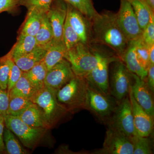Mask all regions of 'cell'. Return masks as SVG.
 I'll use <instances>...</instances> for the list:
<instances>
[{"mask_svg":"<svg viewBox=\"0 0 154 154\" xmlns=\"http://www.w3.org/2000/svg\"><path fill=\"white\" fill-rule=\"evenodd\" d=\"M149 6L152 11L154 12V0H143Z\"/></svg>","mask_w":154,"mask_h":154,"instance_id":"obj_42","label":"cell"},{"mask_svg":"<svg viewBox=\"0 0 154 154\" xmlns=\"http://www.w3.org/2000/svg\"><path fill=\"white\" fill-rule=\"evenodd\" d=\"M5 125L19 137L28 148L33 149L46 131V128H34L25 123L19 116H4Z\"/></svg>","mask_w":154,"mask_h":154,"instance_id":"obj_8","label":"cell"},{"mask_svg":"<svg viewBox=\"0 0 154 154\" xmlns=\"http://www.w3.org/2000/svg\"><path fill=\"white\" fill-rule=\"evenodd\" d=\"M134 40L137 60L140 65L147 71L150 64L148 46L144 42L141 36Z\"/></svg>","mask_w":154,"mask_h":154,"instance_id":"obj_31","label":"cell"},{"mask_svg":"<svg viewBox=\"0 0 154 154\" xmlns=\"http://www.w3.org/2000/svg\"><path fill=\"white\" fill-rule=\"evenodd\" d=\"M116 16L118 25L128 41L141 36L142 30L132 6L128 0H120V8Z\"/></svg>","mask_w":154,"mask_h":154,"instance_id":"obj_10","label":"cell"},{"mask_svg":"<svg viewBox=\"0 0 154 154\" xmlns=\"http://www.w3.org/2000/svg\"><path fill=\"white\" fill-rule=\"evenodd\" d=\"M110 65V94L119 102L128 96L133 82V74L120 59L113 62Z\"/></svg>","mask_w":154,"mask_h":154,"instance_id":"obj_4","label":"cell"},{"mask_svg":"<svg viewBox=\"0 0 154 154\" xmlns=\"http://www.w3.org/2000/svg\"><path fill=\"white\" fill-rule=\"evenodd\" d=\"M20 0H0V14L5 12H11L20 5Z\"/></svg>","mask_w":154,"mask_h":154,"instance_id":"obj_38","label":"cell"},{"mask_svg":"<svg viewBox=\"0 0 154 154\" xmlns=\"http://www.w3.org/2000/svg\"><path fill=\"white\" fill-rule=\"evenodd\" d=\"M88 85L86 109L106 123L119 102L110 95H105Z\"/></svg>","mask_w":154,"mask_h":154,"instance_id":"obj_9","label":"cell"},{"mask_svg":"<svg viewBox=\"0 0 154 154\" xmlns=\"http://www.w3.org/2000/svg\"><path fill=\"white\" fill-rule=\"evenodd\" d=\"M67 11V3L63 0H55L52 3L47 14L48 18L52 28L53 39L63 41V33Z\"/></svg>","mask_w":154,"mask_h":154,"instance_id":"obj_14","label":"cell"},{"mask_svg":"<svg viewBox=\"0 0 154 154\" xmlns=\"http://www.w3.org/2000/svg\"><path fill=\"white\" fill-rule=\"evenodd\" d=\"M133 75V82L131 87L132 96L138 104L146 113L154 118L153 93L149 88L145 80L142 79L134 74Z\"/></svg>","mask_w":154,"mask_h":154,"instance_id":"obj_13","label":"cell"},{"mask_svg":"<svg viewBox=\"0 0 154 154\" xmlns=\"http://www.w3.org/2000/svg\"><path fill=\"white\" fill-rule=\"evenodd\" d=\"M80 11L90 21L97 14L92 0H63Z\"/></svg>","mask_w":154,"mask_h":154,"instance_id":"obj_30","label":"cell"},{"mask_svg":"<svg viewBox=\"0 0 154 154\" xmlns=\"http://www.w3.org/2000/svg\"><path fill=\"white\" fill-rule=\"evenodd\" d=\"M63 39L67 50L70 49L81 42L79 37L70 25L66 17L64 25Z\"/></svg>","mask_w":154,"mask_h":154,"instance_id":"obj_33","label":"cell"},{"mask_svg":"<svg viewBox=\"0 0 154 154\" xmlns=\"http://www.w3.org/2000/svg\"><path fill=\"white\" fill-rule=\"evenodd\" d=\"M108 127L118 131L131 140L137 135L134 124L129 96L118 102L107 122Z\"/></svg>","mask_w":154,"mask_h":154,"instance_id":"obj_6","label":"cell"},{"mask_svg":"<svg viewBox=\"0 0 154 154\" xmlns=\"http://www.w3.org/2000/svg\"><path fill=\"white\" fill-rule=\"evenodd\" d=\"M150 63L154 64V45L148 46Z\"/></svg>","mask_w":154,"mask_h":154,"instance_id":"obj_41","label":"cell"},{"mask_svg":"<svg viewBox=\"0 0 154 154\" xmlns=\"http://www.w3.org/2000/svg\"><path fill=\"white\" fill-rule=\"evenodd\" d=\"M29 126L39 128H49L48 124L41 109L38 105L32 103L19 116Z\"/></svg>","mask_w":154,"mask_h":154,"instance_id":"obj_20","label":"cell"},{"mask_svg":"<svg viewBox=\"0 0 154 154\" xmlns=\"http://www.w3.org/2000/svg\"><path fill=\"white\" fill-rule=\"evenodd\" d=\"M45 14V13L36 10L28 11L27 17L20 33L35 36L41 26Z\"/></svg>","mask_w":154,"mask_h":154,"instance_id":"obj_23","label":"cell"},{"mask_svg":"<svg viewBox=\"0 0 154 154\" xmlns=\"http://www.w3.org/2000/svg\"><path fill=\"white\" fill-rule=\"evenodd\" d=\"M67 5L66 19L69 23L78 34L81 42L88 45L91 41V21L69 4L67 3Z\"/></svg>","mask_w":154,"mask_h":154,"instance_id":"obj_16","label":"cell"},{"mask_svg":"<svg viewBox=\"0 0 154 154\" xmlns=\"http://www.w3.org/2000/svg\"><path fill=\"white\" fill-rule=\"evenodd\" d=\"M141 38L148 46L154 45V17L151 18L148 25L143 32Z\"/></svg>","mask_w":154,"mask_h":154,"instance_id":"obj_36","label":"cell"},{"mask_svg":"<svg viewBox=\"0 0 154 154\" xmlns=\"http://www.w3.org/2000/svg\"><path fill=\"white\" fill-rule=\"evenodd\" d=\"M91 25V38L94 42L108 46L121 60L129 41L118 25L116 14L109 11L97 13Z\"/></svg>","mask_w":154,"mask_h":154,"instance_id":"obj_1","label":"cell"},{"mask_svg":"<svg viewBox=\"0 0 154 154\" xmlns=\"http://www.w3.org/2000/svg\"><path fill=\"white\" fill-rule=\"evenodd\" d=\"M38 46L35 36L20 33L17 42L11 49L12 57L25 55Z\"/></svg>","mask_w":154,"mask_h":154,"instance_id":"obj_21","label":"cell"},{"mask_svg":"<svg viewBox=\"0 0 154 154\" xmlns=\"http://www.w3.org/2000/svg\"><path fill=\"white\" fill-rule=\"evenodd\" d=\"M53 0H20V5L25 6L28 11L36 10L46 13L49 10Z\"/></svg>","mask_w":154,"mask_h":154,"instance_id":"obj_34","label":"cell"},{"mask_svg":"<svg viewBox=\"0 0 154 154\" xmlns=\"http://www.w3.org/2000/svg\"><path fill=\"white\" fill-rule=\"evenodd\" d=\"M14 63L11 50L0 58V87L4 90L8 89L9 73Z\"/></svg>","mask_w":154,"mask_h":154,"instance_id":"obj_29","label":"cell"},{"mask_svg":"<svg viewBox=\"0 0 154 154\" xmlns=\"http://www.w3.org/2000/svg\"><path fill=\"white\" fill-rule=\"evenodd\" d=\"M3 139L5 150L9 154H25L27 152L20 145L12 131L7 127L4 129Z\"/></svg>","mask_w":154,"mask_h":154,"instance_id":"obj_27","label":"cell"},{"mask_svg":"<svg viewBox=\"0 0 154 154\" xmlns=\"http://www.w3.org/2000/svg\"><path fill=\"white\" fill-rule=\"evenodd\" d=\"M48 70L43 60L37 64L28 72L24 73L31 83L37 91L44 87V82Z\"/></svg>","mask_w":154,"mask_h":154,"instance_id":"obj_24","label":"cell"},{"mask_svg":"<svg viewBox=\"0 0 154 154\" xmlns=\"http://www.w3.org/2000/svg\"><path fill=\"white\" fill-rule=\"evenodd\" d=\"M57 92L44 87L30 99L42 110L50 126L56 123L68 111L58 101Z\"/></svg>","mask_w":154,"mask_h":154,"instance_id":"obj_5","label":"cell"},{"mask_svg":"<svg viewBox=\"0 0 154 154\" xmlns=\"http://www.w3.org/2000/svg\"><path fill=\"white\" fill-rule=\"evenodd\" d=\"M145 81L149 88L152 93L154 91V64H150L147 70Z\"/></svg>","mask_w":154,"mask_h":154,"instance_id":"obj_39","label":"cell"},{"mask_svg":"<svg viewBox=\"0 0 154 154\" xmlns=\"http://www.w3.org/2000/svg\"><path fill=\"white\" fill-rule=\"evenodd\" d=\"M133 145V154L153 153L151 141L149 137L135 136L131 139Z\"/></svg>","mask_w":154,"mask_h":154,"instance_id":"obj_32","label":"cell"},{"mask_svg":"<svg viewBox=\"0 0 154 154\" xmlns=\"http://www.w3.org/2000/svg\"><path fill=\"white\" fill-rule=\"evenodd\" d=\"M88 85L85 78L75 76L57 91L58 101L68 111L86 109Z\"/></svg>","mask_w":154,"mask_h":154,"instance_id":"obj_2","label":"cell"},{"mask_svg":"<svg viewBox=\"0 0 154 154\" xmlns=\"http://www.w3.org/2000/svg\"><path fill=\"white\" fill-rule=\"evenodd\" d=\"M46 52V46L38 45L31 52L21 56L13 58V59L22 71L28 72L43 60Z\"/></svg>","mask_w":154,"mask_h":154,"instance_id":"obj_17","label":"cell"},{"mask_svg":"<svg viewBox=\"0 0 154 154\" xmlns=\"http://www.w3.org/2000/svg\"><path fill=\"white\" fill-rule=\"evenodd\" d=\"M121 60L130 72L136 75L142 79L146 80L147 71L140 65L137 60L134 40L129 41L128 46Z\"/></svg>","mask_w":154,"mask_h":154,"instance_id":"obj_19","label":"cell"},{"mask_svg":"<svg viewBox=\"0 0 154 154\" xmlns=\"http://www.w3.org/2000/svg\"><path fill=\"white\" fill-rule=\"evenodd\" d=\"M75 76L69 63L63 59L48 70L45 79L44 87L57 92Z\"/></svg>","mask_w":154,"mask_h":154,"instance_id":"obj_12","label":"cell"},{"mask_svg":"<svg viewBox=\"0 0 154 154\" xmlns=\"http://www.w3.org/2000/svg\"><path fill=\"white\" fill-rule=\"evenodd\" d=\"M9 101V91L7 90H4L0 87V115L5 116L7 114Z\"/></svg>","mask_w":154,"mask_h":154,"instance_id":"obj_37","label":"cell"},{"mask_svg":"<svg viewBox=\"0 0 154 154\" xmlns=\"http://www.w3.org/2000/svg\"><path fill=\"white\" fill-rule=\"evenodd\" d=\"M5 128V122L4 116L0 115V153L4 152L5 150V147L3 139V134Z\"/></svg>","mask_w":154,"mask_h":154,"instance_id":"obj_40","label":"cell"},{"mask_svg":"<svg viewBox=\"0 0 154 154\" xmlns=\"http://www.w3.org/2000/svg\"><path fill=\"white\" fill-rule=\"evenodd\" d=\"M23 72L22 70L19 68L14 62L11 66L10 73H9L8 89H7V90L9 92L19 81L23 74Z\"/></svg>","mask_w":154,"mask_h":154,"instance_id":"obj_35","label":"cell"},{"mask_svg":"<svg viewBox=\"0 0 154 154\" xmlns=\"http://www.w3.org/2000/svg\"><path fill=\"white\" fill-rule=\"evenodd\" d=\"M23 72V74L15 86L9 91L10 98L19 96L31 99L37 92Z\"/></svg>","mask_w":154,"mask_h":154,"instance_id":"obj_25","label":"cell"},{"mask_svg":"<svg viewBox=\"0 0 154 154\" xmlns=\"http://www.w3.org/2000/svg\"><path fill=\"white\" fill-rule=\"evenodd\" d=\"M46 13L43 15L41 26L35 36L37 45L39 46L47 45L53 38L52 28Z\"/></svg>","mask_w":154,"mask_h":154,"instance_id":"obj_26","label":"cell"},{"mask_svg":"<svg viewBox=\"0 0 154 154\" xmlns=\"http://www.w3.org/2000/svg\"><path fill=\"white\" fill-rule=\"evenodd\" d=\"M132 6L139 24L143 32L148 25L151 17H154V12L143 0H128Z\"/></svg>","mask_w":154,"mask_h":154,"instance_id":"obj_22","label":"cell"},{"mask_svg":"<svg viewBox=\"0 0 154 154\" xmlns=\"http://www.w3.org/2000/svg\"><path fill=\"white\" fill-rule=\"evenodd\" d=\"M32 103L31 99L28 98L19 96L11 97L6 115L19 116Z\"/></svg>","mask_w":154,"mask_h":154,"instance_id":"obj_28","label":"cell"},{"mask_svg":"<svg viewBox=\"0 0 154 154\" xmlns=\"http://www.w3.org/2000/svg\"><path fill=\"white\" fill-rule=\"evenodd\" d=\"M96 153L133 154V145L129 137L116 130L108 127L103 147Z\"/></svg>","mask_w":154,"mask_h":154,"instance_id":"obj_11","label":"cell"},{"mask_svg":"<svg viewBox=\"0 0 154 154\" xmlns=\"http://www.w3.org/2000/svg\"><path fill=\"white\" fill-rule=\"evenodd\" d=\"M45 46L46 52L43 60L48 70L64 59L67 50L63 41H56L53 38Z\"/></svg>","mask_w":154,"mask_h":154,"instance_id":"obj_18","label":"cell"},{"mask_svg":"<svg viewBox=\"0 0 154 154\" xmlns=\"http://www.w3.org/2000/svg\"><path fill=\"white\" fill-rule=\"evenodd\" d=\"M98 56V62L94 68L85 77L90 85L105 95H110L109 90V66L110 63L119 58L117 56L96 51Z\"/></svg>","mask_w":154,"mask_h":154,"instance_id":"obj_7","label":"cell"},{"mask_svg":"<svg viewBox=\"0 0 154 154\" xmlns=\"http://www.w3.org/2000/svg\"><path fill=\"white\" fill-rule=\"evenodd\" d=\"M88 45L79 42L67 50L65 56V59L69 63L76 76L85 78L98 63V56L96 51H92Z\"/></svg>","mask_w":154,"mask_h":154,"instance_id":"obj_3","label":"cell"},{"mask_svg":"<svg viewBox=\"0 0 154 154\" xmlns=\"http://www.w3.org/2000/svg\"><path fill=\"white\" fill-rule=\"evenodd\" d=\"M128 96L137 134L142 137H149L153 131L154 118L146 113L138 104L132 96L131 88Z\"/></svg>","mask_w":154,"mask_h":154,"instance_id":"obj_15","label":"cell"}]
</instances>
